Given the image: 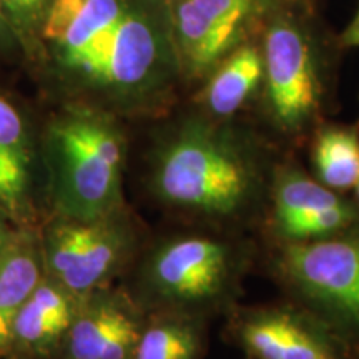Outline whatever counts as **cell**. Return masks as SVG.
<instances>
[{"mask_svg": "<svg viewBox=\"0 0 359 359\" xmlns=\"http://www.w3.org/2000/svg\"><path fill=\"white\" fill-rule=\"evenodd\" d=\"M52 105L167 116L183 90L168 0H55L25 67Z\"/></svg>", "mask_w": 359, "mask_h": 359, "instance_id": "1", "label": "cell"}, {"mask_svg": "<svg viewBox=\"0 0 359 359\" xmlns=\"http://www.w3.org/2000/svg\"><path fill=\"white\" fill-rule=\"evenodd\" d=\"M266 168L264 143L253 128L240 118H210L191 107L155 132L147 187L170 212L219 226L257 208Z\"/></svg>", "mask_w": 359, "mask_h": 359, "instance_id": "2", "label": "cell"}, {"mask_svg": "<svg viewBox=\"0 0 359 359\" xmlns=\"http://www.w3.org/2000/svg\"><path fill=\"white\" fill-rule=\"evenodd\" d=\"M39 145L50 215L87 222L127 206L128 132L120 116L83 103L52 105Z\"/></svg>", "mask_w": 359, "mask_h": 359, "instance_id": "3", "label": "cell"}, {"mask_svg": "<svg viewBox=\"0 0 359 359\" xmlns=\"http://www.w3.org/2000/svg\"><path fill=\"white\" fill-rule=\"evenodd\" d=\"M264 79L258 105L269 128L299 142L325 122L333 95L338 34L320 7L283 0L269 17L262 39Z\"/></svg>", "mask_w": 359, "mask_h": 359, "instance_id": "4", "label": "cell"}, {"mask_svg": "<svg viewBox=\"0 0 359 359\" xmlns=\"http://www.w3.org/2000/svg\"><path fill=\"white\" fill-rule=\"evenodd\" d=\"M132 266L125 290L147 316L183 314L206 320L236 296L246 255L224 236L182 233L142 250Z\"/></svg>", "mask_w": 359, "mask_h": 359, "instance_id": "5", "label": "cell"}, {"mask_svg": "<svg viewBox=\"0 0 359 359\" xmlns=\"http://www.w3.org/2000/svg\"><path fill=\"white\" fill-rule=\"evenodd\" d=\"M37 230L45 275L77 298L110 286L142 251L128 206L87 222L50 215Z\"/></svg>", "mask_w": 359, "mask_h": 359, "instance_id": "6", "label": "cell"}, {"mask_svg": "<svg viewBox=\"0 0 359 359\" xmlns=\"http://www.w3.org/2000/svg\"><path fill=\"white\" fill-rule=\"evenodd\" d=\"M278 271L331 333L359 341V226L306 241H288Z\"/></svg>", "mask_w": 359, "mask_h": 359, "instance_id": "7", "label": "cell"}, {"mask_svg": "<svg viewBox=\"0 0 359 359\" xmlns=\"http://www.w3.org/2000/svg\"><path fill=\"white\" fill-rule=\"evenodd\" d=\"M283 0H168L183 90L198 88L233 52L257 42Z\"/></svg>", "mask_w": 359, "mask_h": 359, "instance_id": "8", "label": "cell"}, {"mask_svg": "<svg viewBox=\"0 0 359 359\" xmlns=\"http://www.w3.org/2000/svg\"><path fill=\"white\" fill-rule=\"evenodd\" d=\"M40 122L24 102L0 88V210L15 226H39Z\"/></svg>", "mask_w": 359, "mask_h": 359, "instance_id": "9", "label": "cell"}, {"mask_svg": "<svg viewBox=\"0 0 359 359\" xmlns=\"http://www.w3.org/2000/svg\"><path fill=\"white\" fill-rule=\"evenodd\" d=\"M147 314L125 288L105 286L80 298L57 359H132Z\"/></svg>", "mask_w": 359, "mask_h": 359, "instance_id": "10", "label": "cell"}, {"mask_svg": "<svg viewBox=\"0 0 359 359\" xmlns=\"http://www.w3.org/2000/svg\"><path fill=\"white\" fill-rule=\"evenodd\" d=\"M236 338L253 359H339L338 343L321 321L285 309L243 314Z\"/></svg>", "mask_w": 359, "mask_h": 359, "instance_id": "11", "label": "cell"}, {"mask_svg": "<svg viewBox=\"0 0 359 359\" xmlns=\"http://www.w3.org/2000/svg\"><path fill=\"white\" fill-rule=\"evenodd\" d=\"M79 306L80 298L43 275L13 323L12 356L57 359Z\"/></svg>", "mask_w": 359, "mask_h": 359, "instance_id": "12", "label": "cell"}, {"mask_svg": "<svg viewBox=\"0 0 359 359\" xmlns=\"http://www.w3.org/2000/svg\"><path fill=\"white\" fill-rule=\"evenodd\" d=\"M264 79L259 40L250 42L224 58L195 90L193 107L215 120L240 118L246 109L258 103Z\"/></svg>", "mask_w": 359, "mask_h": 359, "instance_id": "13", "label": "cell"}, {"mask_svg": "<svg viewBox=\"0 0 359 359\" xmlns=\"http://www.w3.org/2000/svg\"><path fill=\"white\" fill-rule=\"evenodd\" d=\"M43 275L37 226H17L0 251V359L11 356L13 323Z\"/></svg>", "mask_w": 359, "mask_h": 359, "instance_id": "14", "label": "cell"}, {"mask_svg": "<svg viewBox=\"0 0 359 359\" xmlns=\"http://www.w3.org/2000/svg\"><path fill=\"white\" fill-rule=\"evenodd\" d=\"M205 320L183 314H148L132 359H201Z\"/></svg>", "mask_w": 359, "mask_h": 359, "instance_id": "15", "label": "cell"}, {"mask_svg": "<svg viewBox=\"0 0 359 359\" xmlns=\"http://www.w3.org/2000/svg\"><path fill=\"white\" fill-rule=\"evenodd\" d=\"M311 137L313 165L323 185L338 191L356 187L359 180V128L323 122Z\"/></svg>", "mask_w": 359, "mask_h": 359, "instance_id": "16", "label": "cell"}, {"mask_svg": "<svg viewBox=\"0 0 359 359\" xmlns=\"http://www.w3.org/2000/svg\"><path fill=\"white\" fill-rule=\"evenodd\" d=\"M341 201L343 198L334 190L296 168L283 170L273 185V217L276 226L302 213L334 206Z\"/></svg>", "mask_w": 359, "mask_h": 359, "instance_id": "17", "label": "cell"}, {"mask_svg": "<svg viewBox=\"0 0 359 359\" xmlns=\"http://www.w3.org/2000/svg\"><path fill=\"white\" fill-rule=\"evenodd\" d=\"M358 210L348 201L334 206L302 213L276 226L278 233L288 241H306L326 238L358 224Z\"/></svg>", "mask_w": 359, "mask_h": 359, "instance_id": "18", "label": "cell"}, {"mask_svg": "<svg viewBox=\"0 0 359 359\" xmlns=\"http://www.w3.org/2000/svg\"><path fill=\"white\" fill-rule=\"evenodd\" d=\"M27 67L37 55L55 0H0Z\"/></svg>", "mask_w": 359, "mask_h": 359, "instance_id": "19", "label": "cell"}, {"mask_svg": "<svg viewBox=\"0 0 359 359\" xmlns=\"http://www.w3.org/2000/svg\"><path fill=\"white\" fill-rule=\"evenodd\" d=\"M13 64L19 62L24 65V55H22V48L13 34L11 24H8L6 12H4L2 2H0V64Z\"/></svg>", "mask_w": 359, "mask_h": 359, "instance_id": "20", "label": "cell"}, {"mask_svg": "<svg viewBox=\"0 0 359 359\" xmlns=\"http://www.w3.org/2000/svg\"><path fill=\"white\" fill-rule=\"evenodd\" d=\"M338 39H339L341 47H343L344 50H346V48L359 47V6L351 22H349V24L338 34Z\"/></svg>", "mask_w": 359, "mask_h": 359, "instance_id": "21", "label": "cell"}, {"mask_svg": "<svg viewBox=\"0 0 359 359\" xmlns=\"http://www.w3.org/2000/svg\"><path fill=\"white\" fill-rule=\"evenodd\" d=\"M11 226H15V224H13L12 219L8 218L2 210H0V230H2V228H11Z\"/></svg>", "mask_w": 359, "mask_h": 359, "instance_id": "22", "label": "cell"}, {"mask_svg": "<svg viewBox=\"0 0 359 359\" xmlns=\"http://www.w3.org/2000/svg\"><path fill=\"white\" fill-rule=\"evenodd\" d=\"M288 2H298V4H306V6L320 7V0H288Z\"/></svg>", "mask_w": 359, "mask_h": 359, "instance_id": "23", "label": "cell"}, {"mask_svg": "<svg viewBox=\"0 0 359 359\" xmlns=\"http://www.w3.org/2000/svg\"><path fill=\"white\" fill-rule=\"evenodd\" d=\"M354 188H356V193H358V198H359V180H358V183H356V187H354Z\"/></svg>", "mask_w": 359, "mask_h": 359, "instance_id": "24", "label": "cell"}, {"mask_svg": "<svg viewBox=\"0 0 359 359\" xmlns=\"http://www.w3.org/2000/svg\"><path fill=\"white\" fill-rule=\"evenodd\" d=\"M6 359H19V358H15V356H12V354H11V356H7Z\"/></svg>", "mask_w": 359, "mask_h": 359, "instance_id": "25", "label": "cell"}]
</instances>
